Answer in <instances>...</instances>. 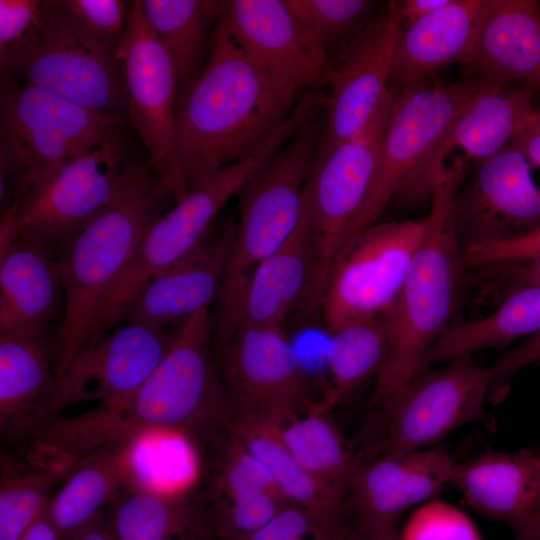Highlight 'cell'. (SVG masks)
I'll return each mask as SVG.
<instances>
[{
	"label": "cell",
	"instance_id": "cell-1",
	"mask_svg": "<svg viewBox=\"0 0 540 540\" xmlns=\"http://www.w3.org/2000/svg\"><path fill=\"white\" fill-rule=\"evenodd\" d=\"M305 94L255 64L222 15L204 67L176 101V153L189 191L206 175L253 154Z\"/></svg>",
	"mask_w": 540,
	"mask_h": 540
},
{
	"label": "cell",
	"instance_id": "cell-2",
	"mask_svg": "<svg viewBox=\"0 0 540 540\" xmlns=\"http://www.w3.org/2000/svg\"><path fill=\"white\" fill-rule=\"evenodd\" d=\"M456 157L438 172L423 238L400 296L387 313L389 343L373 403L383 407L424 369L430 347L451 324L465 269L455 222V202L468 172Z\"/></svg>",
	"mask_w": 540,
	"mask_h": 540
},
{
	"label": "cell",
	"instance_id": "cell-3",
	"mask_svg": "<svg viewBox=\"0 0 540 540\" xmlns=\"http://www.w3.org/2000/svg\"><path fill=\"white\" fill-rule=\"evenodd\" d=\"M165 196L150 167L138 163L114 199L60 251L64 309L55 337L57 384L83 348L100 300L162 215Z\"/></svg>",
	"mask_w": 540,
	"mask_h": 540
},
{
	"label": "cell",
	"instance_id": "cell-4",
	"mask_svg": "<svg viewBox=\"0 0 540 540\" xmlns=\"http://www.w3.org/2000/svg\"><path fill=\"white\" fill-rule=\"evenodd\" d=\"M0 95L1 216L31 187L128 123L14 78H1Z\"/></svg>",
	"mask_w": 540,
	"mask_h": 540
},
{
	"label": "cell",
	"instance_id": "cell-5",
	"mask_svg": "<svg viewBox=\"0 0 540 540\" xmlns=\"http://www.w3.org/2000/svg\"><path fill=\"white\" fill-rule=\"evenodd\" d=\"M300 126L299 117L290 116L253 154L200 179L184 199L153 222L100 300L86 345L95 343L122 322L128 305L143 285L186 258L207 239L211 224L224 205L239 194Z\"/></svg>",
	"mask_w": 540,
	"mask_h": 540
},
{
	"label": "cell",
	"instance_id": "cell-6",
	"mask_svg": "<svg viewBox=\"0 0 540 540\" xmlns=\"http://www.w3.org/2000/svg\"><path fill=\"white\" fill-rule=\"evenodd\" d=\"M323 127L321 112L308 120L237 195L239 217L213 313L214 340L228 326L255 269L298 226Z\"/></svg>",
	"mask_w": 540,
	"mask_h": 540
},
{
	"label": "cell",
	"instance_id": "cell-7",
	"mask_svg": "<svg viewBox=\"0 0 540 540\" xmlns=\"http://www.w3.org/2000/svg\"><path fill=\"white\" fill-rule=\"evenodd\" d=\"M138 162L126 130L31 187L0 222V246L14 237L57 259L71 236L118 194Z\"/></svg>",
	"mask_w": 540,
	"mask_h": 540
},
{
	"label": "cell",
	"instance_id": "cell-8",
	"mask_svg": "<svg viewBox=\"0 0 540 540\" xmlns=\"http://www.w3.org/2000/svg\"><path fill=\"white\" fill-rule=\"evenodd\" d=\"M116 47L86 28L63 0H44L39 28L11 73L2 78H14L91 110L126 117L124 67Z\"/></svg>",
	"mask_w": 540,
	"mask_h": 540
},
{
	"label": "cell",
	"instance_id": "cell-9",
	"mask_svg": "<svg viewBox=\"0 0 540 540\" xmlns=\"http://www.w3.org/2000/svg\"><path fill=\"white\" fill-rule=\"evenodd\" d=\"M394 98L395 92L390 89L361 131L316 156L308 180L315 256L308 292L301 307L307 314L320 312L331 268L369 189Z\"/></svg>",
	"mask_w": 540,
	"mask_h": 540
},
{
	"label": "cell",
	"instance_id": "cell-10",
	"mask_svg": "<svg viewBox=\"0 0 540 540\" xmlns=\"http://www.w3.org/2000/svg\"><path fill=\"white\" fill-rule=\"evenodd\" d=\"M498 85L506 84L474 77L453 84L424 85L395 92L375 171L346 243L378 223L389 202L463 107L481 92Z\"/></svg>",
	"mask_w": 540,
	"mask_h": 540
},
{
	"label": "cell",
	"instance_id": "cell-11",
	"mask_svg": "<svg viewBox=\"0 0 540 540\" xmlns=\"http://www.w3.org/2000/svg\"><path fill=\"white\" fill-rule=\"evenodd\" d=\"M116 52L123 63L126 117L148 153V166L175 203L189 193L175 141L178 79L174 63L148 24L139 0L130 2Z\"/></svg>",
	"mask_w": 540,
	"mask_h": 540
},
{
	"label": "cell",
	"instance_id": "cell-12",
	"mask_svg": "<svg viewBox=\"0 0 540 540\" xmlns=\"http://www.w3.org/2000/svg\"><path fill=\"white\" fill-rule=\"evenodd\" d=\"M425 227V218L376 223L345 244L331 268L320 306L331 333L393 309Z\"/></svg>",
	"mask_w": 540,
	"mask_h": 540
},
{
	"label": "cell",
	"instance_id": "cell-13",
	"mask_svg": "<svg viewBox=\"0 0 540 540\" xmlns=\"http://www.w3.org/2000/svg\"><path fill=\"white\" fill-rule=\"evenodd\" d=\"M215 349L235 419L283 426L321 404L283 328L240 326Z\"/></svg>",
	"mask_w": 540,
	"mask_h": 540
},
{
	"label": "cell",
	"instance_id": "cell-14",
	"mask_svg": "<svg viewBox=\"0 0 540 540\" xmlns=\"http://www.w3.org/2000/svg\"><path fill=\"white\" fill-rule=\"evenodd\" d=\"M491 376V368L480 366L472 357L423 370L383 406L386 429L376 453L418 451L464 424H492L485 409Z\"/></svg>",
	"mask_w": 540,
	"mask_h": 540
},
{
	"label": "cell",
	"instance_id": "cell-15",
	"mask_svg": "<svg viewBox=\"0 0 540 540\" xmlns=\"http://www.w3.org/2000/svg\"><path fill=\"white\" fill-rule=\"evenodd\" d=\"M402 26L398 1L374 18L331 61L324 127L317 155H322L361 131L390 90L395 42Z\"/></svg>",
	"mask_w": 540,
	"mask_h": 540
},
{
	"label": "cell",
	"instance_id": "cell-16",
	"mask_svg": "<svg viewBox=\"0 0 540 540\" xmlns=\"http://www.w3.org/2000/svg\"><path fill=\"white\" fill-rule=\"evenodd\" d=\"M74 358L57 384L52 415L83 401L129 399L160 364L180 328L123 322Z\"/></svg>",
	"mask_w": 540,
	"mask_h": 540
},
{
	"label": "cell",
	"instance_id": "cell-17",
	"mask_svg": "<svg viewBox=\"0 0 540 540\" xmlns=\"http://www.w3.org/2000/svg\"><path fill=\"white\" fill-rule=\"evenodd\" d=\"M530 167L510 145L479 164L456 197L455 222L462 248L511 239L540 226V188Z\"/></svg>",
	"mask_w": 540,
	"mask_h": 540
},
{
	"label": "cell",
	"instance_id": "cell-18",
	"mask_svg": "<svg viewBox=\"0 0 540 540\" xmlns=\"http://www.w3.org/2000/svg\"><path fill=\"white\" fill-rule=\"evenodd\" d=\"M245 54L279 82L303 93L325 86L331 61L286 0H232L223 14Z\"/></svg>",
	"mask_w": 540,
	"mask_h": 540
},
{
	"label": "cell",
	"instance_id": "cell-19",
	"mask_svg": "<svg viewBox=\"0 0 540 540\" xmlns=\"http://www.w3.org/2000/svg\"><path fill=\"white\" fill-rule=\"evenodd\" d=\"M489 88L470 100L444 135L403 183L394 199L413 205L432 193L434 180L452 150L480 163L508 147L533 109L534 91L525 85Z\"/></svg>",
	"mask_w": 540,
	"mask_h": 540
},
{
	"label": "cell",
	"instance_id": "cell-20",
	"mask_svg": "<svg viewBox=\"0 0 540 540\" xmlns=\"http://www.w3.org/2000/svg\"><path fill=\"white\" fill-rule=\"evenodd\" d=\"M455 465L439 447L361 461L348 490L353 526L365 531L397 529L406 509L442 493Z\"/></svg>",
	"mask_w": 540,
	"mask_h": 540
},
{
	"label": "cell",
	"instance_id": "cell-21",
	"mask_svg": "<svg viewBox=\"0 0 540 540\" xmlns=\"http://www.w3.org/2000/svg\"><path fill=\"white\" fill-rule=\"evenodd\" d=\"M237 222L230 217L215 235L186 258L159 274L135 294L122 322L179 328L216 303L222 289Z\"/></svg>",
	"mask_w": 540,
	"mask_h": 540
},
{
	"label": "cell",
	"instance_id": "cell-22",
	"mask_svg": "<svg viewBox=\"0 0 540 540\" xmlns=\"http://www.w3.org/2000/svg\"><path fill=\"white\" fill-rule=\"evenodd\" d=\"M215 444L216 458L204 494L208 524L212 540H233L258 530L292 503L230 430Z\"/></svg>",
	"mask_w": 540,
	"mask_h": 540
},
{
	"label": "cell",
	"instance_id": "cell-23",
	"mask_svg": "<svg viewBox=\"0 0 540 540\" xmlns=\"http://www.w3.org/2000/svg\"><path fill=\"white\" fill-rule=\"evenodd\" d=\"M56 341L49 330L0 333V434L27 443L53 416Z\"/></svg>",
	"mask_w": 540,
	"mask_h": 540
},
{
	"label": "cell",
	"instance_id": "cell-24",
	"mask_svg": "<svg viewBox=\"0 0 540 540\" xmlns=\"http://www.w3.org/2000/svg\"><path fill=\"white\" fill-rule=\"evenodd\" d=\"M309 180V179H308ZM312 210L306 184L302 216L289 239L261 262L214 348L240 326L283 328L291 312L303 305L314 264Z\"/></svg>",
	"mask_w": 540,
	"mask_h": 540
},
{
	"label": "cell",
	"instance_id": "cell-25",
	"mask_svg": "<svg viewBox=\"0 0 540 540\" xmlns=\"http://www.w3.org/2000/svg\"><path fill=\"white\" fill-rule=\"evenodd\" d=\"M488 0H450L398 33L389 87L394 92L426 85L442 67L468 61Z\"/></svg>",
	"mask_w": 540,
	"mask_h": 540
},
{
	"label": "cell",
	"instance_id": "cell-26",
	"mask_svg": "<svg viewBox=\"0 0 540 540\" xmlns=\"http://www.w3.org/2000/svg\"><path fill=\"white\" fill-rule=\"evenodd\" d=\"M464 67L467 79L519 81L540 93L539 1L488 0Z\"/></svg>",
	"mask_w": 540,
	"mask_h": 540
},
{
	"label": "cell",
	"instance_id": "cell-27",
	"mask_svg": "<svg viewBox=\"0 0 540 540\" xmlns=\"http://www.w3.org/2000/svg\"><path fill=\"white\" fill-rule=\"evenodd\" d=\"M450 484L469 506L510 527L540 513V446L456 463Z\"/></svg>",
	"mask_w": 540,
	"mask_h": 540
},
{
	"label": "cell",
	"instance_id": "cell-28",
	"mask_svg": "<svg viewBox=\"0 0 540 540\" xmlns=\"http://www.w3.org/2000/svg\"><path fill=\"white\" fill-rule=\"evenodd\" d=\"M64 288L58 260L14 237L0 246V333L49 330L62 318Z\"/></svg>",
	"mask_w": 540,
	"mask_h": 540
},
{
	"label": "cell",
	"instance_id": "cell-29",
	"mask_svg": "<svg viewBox=\"0 0 540 540\" xmlns=\"http://www.w3.org/2000/svg\"><path fill=\"white\" fill-rule=\"evenodd\" d=\"M137 484L132 442L102 447L75 462L46 511L63 538L108 509Z\"/></svg>",
	"mask_w": 540,
	"mask_h": 540
},
{
	"label": "cell",
	"instance_id": "cell-30",
	"mask_svg": "<svg viewBox=\"0 0 540 540\" xmlns=\"http://www.w3.org/2000/svg\"><path fill=\"white\" fill-rule=\"evenodd\" d=\"M115 540H212L205 495L146 485L128 488L107 510Z\"/></svg>",
	"mask_w": 540,
	"mask_h": 540
},
{
	"label": "cell",
	"instance_id": "cell-31",
	"mask_svg": "<svg viewBox=\"0 0 540 540\" xmlns=\"http://www.w3.org/2000/svg\"><path fill=\"white\" fill-rule=\"evenodd\" d=\"M540 331V286L511 289L499 307L486 317L451 323L430 347L424 369L442 362L472 357L476 352L500 348Z\"/></svg>",
	"mask_w": 540,
	"mask_h": 540
},
{
	"label": "cell",
	"instance_id": "cell-32",
	"mask_svg": "<svg viewBox=\"0 0 540 540\" xmlns=\"http://www.w3.org/2000/svg\"><path fill=\"white\" fill-rule=\"evenodd\" d=\"M152 31L171 57L182 93L205 65L211 33L228 1L139 0Z\"/></svg>",
	"mask_w": 540,
	"mask_h": 540
},
{
	"label": "cell",
	"instance_id": "cell-33",
	"mask_svg": "<svg viewBox=\"0 0 540 540\" xmlns=\"http://www.w3.org/2000/svg\"><path fill=\"white\" fill-rule=\"evenodd\" d=\"M280 427L235 419L229 430L265 466L290 503L347 516V495L322 482L299 464L284 444Z\"/></svg>",
	"mask_w": 540,
	"mask_h": 540
},
{
	"label": "cell",
	"instance_id": "cell-34",
	"mask_svg": "<svg viewBox=\"0 0 540 540\" xmlns=\"http://www.w3.org/2000/svg\"><path fill=\"white\" fill-rule=\"evenodd\" d=\"M328 410L319 404L300 413L280 427L281 437L303 468L348 497L361 460L329 417Z\"/></svg>",
	"mask_w": 540,
	"mask_h": 540
},
{
	"label": "cell",
	"instance_id": "cell-35",
	"mask_svg": "<svg viewBox=\"0 0 540 540\" xmlns=\"http://www.w3.org/2000/svg\"><path fill=\"white\" fill-rule=\"evenodd\" d=\"M389 343L388 315L354 322L331 333L325 360L329 384L322 405L330 409L377 376Z\"/></svg>",
	"mask_w": 540,
	"mask_h": 540
},
{
	"label": "cell",
	"instance_id": "cell-36",
	"mask_svg": "<svg viewBox=\"0 0 540 540\" xmlns=\"http://www.w3.org/2000/svg\"><path fill=\"white\" fill-rule=\"evenodd\" d=\"M0 540H19L46 510L54 487L67 475L1 449Z\"/></svg>",
	"mask_w": 540,
	"mask_h": 540
},
{
	"label": "cell",
	"instance_id": "cell-37",
	"mask_svg": "<svg viewBox=\"0 0 540 540\" xmlns=\"http://www.w3.org/2000/svg\"><path fill=\"white\" fill-rule=\"evenodd\" d=\"M327 57L335 59L373 20L370 0H286Z\"/></svg>",
	"mask_w": 540,
	"mask_h": 540
},
{
	"label": "cell",
	"instance_id": "cell-38",
	"mask_svg": "<svg viewBox=\"0 0 540 540\" xmlns=\"http://www.w3.org/2000/svg\"><path fill=\"white\" fill-rule=\"evenodd\" d=\"M351 530L347 516L289 504L258 530L233 540H348Z\"/></svg>",
	"mask_w": 540,
	"mask_h": 540
},
{
	"label": "cell",
	"instance_id": "cell-39",
	"mask_svg": "<svg viewBox=\"0 0 540 540\" xmlns=\"http://www.w3.org/2000/svg\"><path fill=\"white\" fill-rule=\"evenodd\" d=\"M400 540H483L470 517L441 500L421 505L404 525Z\"/></svg>",
	"mask_w": 540,
	"mask_h": 540
},
{
	"label": "cell",
	"instance_id": "cell-40",
	"mask_svg": "<svg viewBox=\"0 0 540 540\" xmlns=\"http://www.w3.org/2000/svg\"><path fill=\"white\" fill-rule=\"evenodd\" d=\"M44 0H0V72L8 76L40 26Z\"/></svg>",
	"mask_w": 540,
	"mask_h": 540
},
{
	"label": "cell",
	"instance_id": "cell-41",
	"mask_svg": "<svg viewBox=\"0 0 540 540\" xmlns=\"http://www.w3.org/2000/svg\"><path fill=\"white\" fill-rule=\"evenodd\" d=\"M69 12L97 36L117 46L129 16L121 0H63Z\"/></svg>",
	"mask_w": 540,
	"mask_h": 540
},
{
	"label": "cell",
	"instance_id": "cell-42",
	"mask_svg": "<svg viewBox=\"0 0 540 540\" xmlns=\"http://www.w3.org/2000/svg\"><path fill=\"white\" fill-rule=\"evenodd\" d=\"M537 256H540V226L511 239L472 244L465 246L462 250L463 264L466 269Z\"/></svg>",
	"mask_w": 540,
	"mask_h": 540
},
{
	"label": "cell",
	"instance_id": "cell-43",
	"mask_svg": "<svg viewBox=\"0 0 540 540\" xmlns=\"http://www.w3.org/2000/svg\"><path fill=\"white\" fill-rule=\"evenodd\" d=\"M533 363H540V331L490 366L492 376L488 401L494 405L501 403L509 394L515 375Z\"/></svg>",
	"mask_w": 540,
	"mask_h": 540
},
{
	"label": "cell",
	"instance_id": "cell-44",
	"mask_svg": "<svg viewBox=\"0 0 540 540\" xmlns=\"http://www.w3.org/2000/svg\"><path fill=\"white\" fill-rule=\"evenodd\" d=\"M484 285L513 288L528 285L540 286V256L523 260L486 264L472 268Z\"/></svg>",
	"mask_w": 540,
	"mask_h": 540
},
{
	"label": "cell",
	"instance_id": "cell-45",
	"mask_svg": "<svg viewBox=\"0 0 540 540\" xmlns=\"http://www.w3.org/2000/svg\"><path fill=\"white\" fill-rule=\"evenodd\" d=\"M510 146L520 151L530 164L540 167V108H534Z\"/></svg>",
	"mask_w": 540,
	"mask_h": 540
},
{
	"label": "cell",
	"instance_id": "cell-46",
	"mask_svg": "<svg viewBox=\"0 0 540 540\" xmlns=\"http://www.w3.org/2000/svg\"><path fill=\"white\" fill-rule=\"evenodd\" d=\"M106 510L65 535L62 540H115Z\"/></svg>",
	"mask_w": 540,
	"mask_h": 540
},
{
	"label": "cell",
	"instance_id": "cell-47",
	"mask_svg": "<svg viewBox=\"0 0 540 540\" xmlns=\"http://www.w3.org/2000/svg\"><path fill=\"white\" fill-rule=\"evenodd\" d=\"M450 0H402L398 1L402 26L409 25L448 4Z\"/></svg>",
	"mask_w": 540,
	"mask_h": 540
},
{
	"label": "cell",
	"instance_id": "cell-48",
	"mask_svg": "<svg viewBox=\"0 0 540 540\" xmlns=\"http://www.w3.org/2000/svg\"><path fill=\"white\" fill-rule=\"evenodd\" d=\"M19 540H62V537L45 510Z\"/></svg>",
	"mask_w": 540,
	"mask_h": 540
},
{
	"label": "cell",
	"instance_id": "cell-49",
	"mask_svg": "<svg viewBox=\"0 0 540 540\" xmlns=\"http://www.w3.org/2000/svg\"><path fill=\"white\" fill-rule=\"evenodd\" d=\"M348 540H400V533L397 529L385 531L359 530L352 524Z\"/></svg>",
	"mask_w": 540,
	"mask_h": 540
},
{
	"label": "cell",
	"instance_id": "cell-50",
	"mask_svg": "<svg viewBox=\"0 0 540 540\" xmlns=\"http://www.w3.org/2000/svg\"><path fill=\"white\" fill-rule=\"evenodd\" d=\"M528 534L530 537L540 538V515L533 519V521L530 523Z\"/></svg>",
	"mask_w": 540,
	"mask_h": 540
},
{
	"label": "cell",
	"instance_id": "cell-51",
	"mask_svg": "<svg viewBox=\"0 0 540 540\" xmlns=\"http://www.w3.org/2000/svg\"><path fill=\"white\" fill-rule=\"evenodd\" d=\"M515 540H540V538H515Z\"/></svg>",
	"mask_w": 540,
	"mask_h": 540
}]
</instances>
